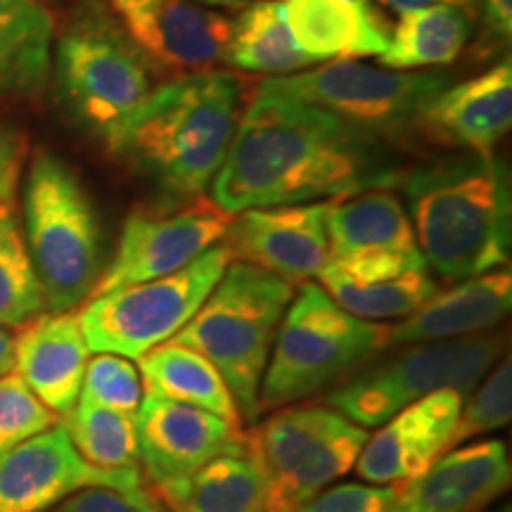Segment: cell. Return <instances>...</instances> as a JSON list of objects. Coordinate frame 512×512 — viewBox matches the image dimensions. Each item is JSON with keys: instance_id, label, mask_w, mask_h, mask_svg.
<instances>
[{"instance_id": "1", "label": "cell", "mask_w": 512, "mask_h": 512, "mask_svg": "<svg viewBox=\"0 0 512 512\" xmlns=\"http://www.w3.org/2000/svg\"><path fill=\"white\" fill-rule=\"evenodd\" d=\"M384 155L375 133L261 83L211 183V202L235 216L356 195L389 183Z\"/></svg>"}, {"instance_id": "2", "label": "cell", "mask_w": 512, "mask_h": 512, "mask_svg": "<svg viewBox=\"0 0 512 512\" xmlns=\"http://www.w3.org/2000/svg\"><path fill=\"white\" fill-rule=\"evenodd\" d=\"M245 100L247 83L235 72L176 76L147 95L105 143L171 204L197 200L223 166Z\"/></svg>"}, {"instance_id": "3", "label": "cell", "mask_w": 512, "mask_h": 512, "mask_svg": "<svg viewBox=\"0 0 512 512\" xmlns=\"http://www.w3.org/2000/svg\"><path fill=\"white\" fill-rule=\"evenodd\" d=\"M415 242L448 283L484 275L510 261V176L491 152H467L406 176Z\"/></svg>"}, {"instance_id": "4", "label": "cell", "mask_w": 512, "mask_h": 512, "mask_svg": "<svg viewBox=\"0 0 512 512\" xmlns=\"http://www.w3.org/2000/svg\"><path fill=\"white\" fill-rule=\"evenodd\" d=\"M292 297L294 285L233 259L174 337L219 370L242 422L259 418V387Z\"/></svg>"}, {"instance_id": "5", "label": "cell", "mask_w": 512, "mask_h": 512, "mask_svg": "<svg viewBox=\"0 0 512 512\" xmlns=\"http://www.w3.org/2000/svg\"><path fill=\"white\" fill-rule=\"evenodd\" d=\"M24 242L48 311L86 302L102 275L100 221L72 166L41 152L24 185Z\"/></svg>"}, {"instance_id": "6", "label": "cell", "mask_w": 512, "mask_h": 512, "mask_svg": "<svg viewBox=\"0 0 512 512\" xmlns=\"http://www.w3.org/2000/svg\"><path fill=\"white\" fill-rule=\"evenodd\" d=\"M389 347L387 325L344 311L318 283H302L280 320L259 387V415L320 392Z\"/></svg>"}, {"instance_id": "7", "label": "cell", "mask_w": 512, "mask_h": 512, "mask_svg": "<svg viewBox=\"0 0 512 512\" xmlns=\"http://www.w3.org/2000/svg\"><path fill=\"white\" fill-rule=\"evenodd\" d=\"M62 100L83 126L107 140L155 91V67L102 10H86L64 29L55 50Z\"/></svg>"}, {"instance_id": "8", "label": "cell", "mask_w": 512, "mask_h": 512, "mask_svg": "<svg viewBox=\"0 0 512 512\" xmlns=\"http://www.w3.org/2000/svg\"><path fill=\"white\" fill-rule=\"evenodd\" d=\"M233 261L226 245L211 247L181 271L95 294L76 313L91 354L131 361L174 339L195 316Z\"/></svg>"}, {"instance_id": "9", "label": "cell", "mask_w": 512, "mask_h": 512, "mask_svg": "<svg viewBox=\"0 0 512 512\" xmlns=\"http://www.w3.org/2000/svg\"><path fill=\"white\" fill-rule=\"evenodd\" d=\"M503 354L498 332L446 339V342L408 344L389 363L339 384L325 406L361 427H380L411 403L439 389L470 392Z\"/></svg>"}, {"instance_id": "10", "label": "cell", "mask_w": 512, "mask_h": 512, "mask_svg": "<svg viewBox=\"0 0 512 512\" xmlns=\"http://www.w3.org/2000/svg\"><path fill=\"white\" fill-rule=\"evenodd\" d=\"M451 76L444 72H399L375 69L354 60H332L304 74L266 79L264 86L290 98L325 107L366 131H403L415 126L422 107L444 91Z\"/></svg>"}, {"instance_id": "11", "label": "cell", "mask_w": 512, "mask_h": 512, "mask_svg": "<svg viewBox=\"0 0 512 512\" xmlns=\"http://www.w3.org/2000/svg\"><path fill=\"white\" fill-rule=\"evenodd\" d=\"M230 221L233 214L204 197L176 209L133 211L91 297L181 271L226 238Z\"/></svg>"}, {"instance_id": "12", "label": "cell", "mask_w": 512, "mask_h": 512, "mask_svg": "<svg viewBox=\"0 0 512 512\" xmlns=\"http://www.w3.org/2000/svg\"><path fill=\"white\" fill-rule=\"evenodd\" d=\"M88 486H107L157 508L145 494L140 472H114L88 463L62 422L0 456V512H50Z\"/></svg>"}, {"instance_id": "13", "label": "cell", "mask_w": 512, "mask_h": 512, "mask_svg": "<svg viewBox=\"0 0 512 512\" xmlns=\"http://www.w3.org/2000/svg\"><path fill=\"white\" fill-rule=\"evenodd\" d=\"M325 211L328 200L240 211L230 221L223 245L235 261L290 285L309 283L332 256Z\"/></svg>"}, {"instance_id": "14", "label": "cell", "mask_w": 512, "mask_h": 512, "mask_svg": "<svg viewBox=\"0 0 512 512\" xmlns=\"http://www.w3.org/2000/svg\"><path fill=\"white\" fill-rule=\"evenodd\" d=\"M136 430L140 460L157 489L195 475L214 458L247 451V434L238 425L150 392L140 401Z\"/></svg>"}, {"instance_id": "15", "label": "cell", "mask_w": 512, "mask_h": 512, "mask_svg": "<svg viewBox=\"0 0 512 512\" xmlns=\"http://www.w3.org/2000/svg\"><path fill=\"white\" fill-rule=\"evenodd\" d=\"M316 278L344 311L366 320L406 318L439 292L420 252L330 256Z\"/></svg>"}, {"instance_id": "16", "label": "cell", "mask_w": 512, "mask_h": 512, "mask_svg": "<svg viewBox=\"0 0 512 512\" xmlns=\"http://www.w3.org/2000/svg\"><path fill=\"white\" fill-rule=\"evenodd\" d=\"M463 401L456 389H439L389 418L363 446L354 465L358 477L394 486L420 477L448 451Z\"/></svg>"}, {"instance_id": "17", "label": "cell", "mask_w": 512, "mask_h": 512, "mask_svg": "<svg viewBox=\"0 0 512 512\" xmlns=\"http://www.w3.org/2000/svg\"><path fill=\"white\" fill-rule=\"evenodd\" d=\"M121 22L155 72L188 76L223 62L233 19L195 0H157L128 12Z\"/></svg>"}, {"instance_id": "18", "label": "cell", "mask_w": 512, "mask_h": 512, "mask_svg": "<svg viewBox=\"0 0 512 512\" xmlns=\"http://www.w3.org/2000/svg\"><path fill=\"white\" fill-rule=\"evenodd\" d=\"M503 441L489 439L446 451L420 477L399 486L392 512H482L510 489Z\"/></svg>"}, {"instance_id": "19", "label": "cell", "mask_w": 512, "mask_h": 512, "mask_svg": "<svg viewBox=\"0 0 512 512\" xmlns=\"http://www.w3.org/2000/svg\"><path fill=\"white\" fill-rule=\"evenodd\" d=\"M512 124V62L505 57L484 74L448 83L422 107L415 126L439 145L491 152Z\"/></svg>"}, {"instance_id": "20", "label": "cell", "mask_w": 512, "mask_h": 512, "mask_svg": "<svg viewBox=\"0 0 512 512\" xmlns=\"http://www.w3.org/2000/svg\"><path fill=\"white\" fill-rule=\"evenodd\" d=\"M88 349L74 311H50L22 325L15 337V373L55 415L79 403Z\"/></svg>"}, {"instance_id": "21", "label": "cell", "mask_w": 512, "mask_h": 512, "mask_svg": "<svg viewBox=\"0 0 512 512\" xmlns=\"http://www.w3.org/2000/svg\"><path fill=\"white\" fill-rule=\"evenodd\" d=\"M512 306L510 268H496L437 292L418 311L387 325L389 344L446 342L482 335L503 323Z\"/></svg>"}, {"instance_id": "22", "label": "cell", "mask_w": 512, "mask_h": 512, "mask_svg": "<svg viewBox=\"0 0 512 512\" xmlns=\"http://www.w3.org/2000/svg\"><path fill=\"white\" fill-rule=\"evenodd\" d=\"M287 29L306 57L351 60L380 57L389 41V24L373 3L356 0H283Z\"/></svg>"}, {"instance_id": "23", "label": "cell", "mask_w": 512, "mask_h": 512, "mask_svg": "<svg viewBox=\"0 0 512 512\" xmlns=\"http://www.w3.org/2000/svg\"><path fill=\"white\" fill-rule=\"evenodd\" d=\"M325 226L332 256L358 252H420L406 207L392 190H363L328 200Z\"/></svg>"}, {"instance_id": "24", "label": "cell", "mask_w": 512, "mask_h": 512, "mask_svg": "<svg viewBox=\"0 0 512 512\" xmlns=\"http://www.w3.org/2000/svg\"><path fill=\"white\" fill-rule=\"evenodd\" d=\"M169 512H268V482L252 451L214 458L195 475L159 486Z\"/></svg>"}, {"instance_id": "25", "label": "cell", "mask_w": 512, "mask_h": 512, "mask_svg": "<svg viewBox=\"0 0 512 512\" xmlns=\"http://www.w3.org/2000/svg\"><path fill=\"white\" fill-rule=\"evenodd\" d=\"M138 373L145 392L202 408L228 420L230 425H242L233 394L219 370L197 351L174 339L140 356Z\"/></svg>"}, {"instance_id": "26", "label": "cell", "mask_w": 512, "mask_h": 512, "mask_svg": "<svg viewBox=\"0 0 512 512\" xmlns=\"http://www.w3.org/2000/svg\"><path fill=\"white\" fill-rule=\"evenodd\" d=\"M55 22L41 0H0V95H34L50 74Z\"/></svg>"}, {"instance_id": "27", "label": "cell", "mask_w": 512, "mask_h": 512, "mask_svg": "<svg viewBox=\"0 0 512 512\" xmlns=\"http://www.w3.org/2000/svg\"><path fill=\"white\" fill-rule=\"evenodd\" d=\"M472 12L458 5H434V8L406 12L389 29V41L377 62L399 72L451 64L470 41Z\"/></svg>"}, {"instance_id": "28", "label": "cell", "mask_w": 512, "mask_h": 512, "mask_svg": "<svg viewBox=\"0 0 512 512\" xmlns=\"http://www.w3.org/2000/svg\"><path fill=\"white\" fill-rule=\"evenodd\" d=\"M223 62L249 74L268 79L292 76L313 64L297 48L287 29L283 0H254L230 24V38Z\"/></svg>"}, {"instance_id": "29", "label": "cell", "mask_w": 512, "mask_h": 512, "mask_svg": "<svg viewBox=\"0 0 512 512\" xmlns=\"http://www.w3.org/2000/svg\"><path fill=\"white\" fill-rule=\"evenodd\" d=\"M370 437L366 427L335 415L311 453L283 482L268 489V512H297L356 465Z\"/></svg>"}, {"instance_id": "30", "label": "cell", "mask_w": 512, "mask_h": 512, "mask_svg": "<svg viewBox=\"0 0 512 512\" xmlns=\"http://www.w3.org/2000/svg\"><path fill=\"white\" fill-rule=\"evenodd\" d=\"M62 425L88 463L102 470L140 472L136 418L79 399Z\"/></svg>"}, {"instance_id": "31", "label": "cell", "mask_w": 512, "mask_h": 512, "mask_svg": "<svg viewBox=\"0 0 512 512\" xmlns=\"http://www.w3.org/2000/svg\"><path fill=\"white\" fill-rule=\"evenodd\" d=\"M48 311L10 200H0V325L22 328Z\"/></svg>"}, {"instance_id": "32", "label": "cell", "mask_w": 512, "mask_h": 512, "mask_svg": "<svg viewBox=\"0 0 512 512\" xmlns=\"http://www.w3.org/2000/svg\"><path fill=\"white\" fill-rule=\"evenodd\" d=\"M143 394V380L131 358L117 354H95L88 358L79 399L136 418Z\"/></svg>"}, {"instance_id": "33", "label": "cell", "mask_w": 512, "mask_h": 512, "mask_svg": "<svg viewBox=\"0 0 512 512\" xmlns=\"http://www.w3.org/2000/svg\"><path fill=\"white\" fill-rule=\"evenodd\" d=\"M512 413V366L510 361L498 363L486 377L482 387L472 394V399L460 408L456 430L448 441V451L463 446L472 437L501 430L510 422Z\"/></svg>"}, {"instance_id": "34", "label": "cell", "mask_w": 512, "mask_h": 512, "mask_svg": "<svg viewBox=\"0 0 512 512\" xmlns=\"http://www.w3.org/2000/svg\"><path fill=\"white\" fill-rule=\"evenodd\" d=\"M57 425V415L36 399L15 370L0 377V456Z\"/></svg>"}, {"instance_id": "35", "label": "cell", "mask_w": 512, "mask_h": 512, "mask_svg": "<svg viewBox=\"0 0 512 512\" xmlns=\"http://www.w3.org/2000/svg\"><path fill=\"white\" fill-rule=\"evenodd\" d=\"M396 496L394 484H339L320 491L297 512H392Z\"/></svg>"}, {"instance_id": "36", "label": "cell", "mask_w": 512, "mask_h": 512, "mask_svg": "<svg viewBox=\"0 0 512 512\" xmlns=\"http://www.w3.org/2000/svg\"><path fill=\"white\" fill-rule=\"evenodd\" d=\"M50 512H159V508L133 501L131 496L107 489V486H88L64 498Z\"/></svg>"}, {"instance_id": "37", "label": "cell", "mask_w": 512, "mask_h": 512, "mask_svg": "<svg viewBox=\"0 0 512 512\" xmlns=\"http://www.w3.org/2000/svg\"><path fill=\"white\" fill-rule=\"evenodd\" d=\"M24 152V138L10 128H0V200H12Z\"/></svg>"}, {"instance_id": "38", "label": "cell", "mask_w": 512, "mask_h": 512, "mask_svg": "<svg viewBox=\"0 0 512 512\" xmlns=\"http://www.w3.org/2000/svg\"><path fill=\"white\" fill-rule=\"evenodd\" d=\"M482 15L486 31L508 43L512 34V0H482Z\"/></svg>"}, {"instance_id": "39", "label": "cell", "mask_w": 512, "mask_h": 512, "mask_svg": "<svg viewBox=\"0 0 512 512\" xmlns=\"http://www.w3.org/2000/svg\"><path fill=\"white\" fill-rule=\"evenodd\" d=\"M380 3L384 8L396 12V15H406V12L434 8V5H458V8L472 12L475 0H380Z\"/></svg>"}, {"instance_id": "40", "label": "cell", "mask_w": 512, "mask_h": 512, "mask_svg": "<svg viewBox=\"0 0 512 512\" xmlns=\"http://www.w3.org/2000/svg\"><path fill=\"white\" fill-rule=\"evenodd\" d=\"M15 370V335L0 325V377Z\"/></svg>"}, {"instance_id": "41", "label": "cell", "mask_w": 512, "mask_h": 512, "mask_svg": "<svg viewBox=\"0 0 512 512\" xmlns=\"http://www.w3.org/2000/svg\"><path fill=\"white\" fill-rule=\"evenodd\" d=\"M152 3H157V0H112L114 10L119 12V17H124V15H128V12L145 8V5H152Z\"/></svg>"}, {"instance_id": "42", "label": "cell", "mask_w": 512, "mask_h": 512, "mask_svg": "<svg viewBox=\"0 0 512 512\" xmlns=\"http://www.w3.org/2000/svg\"><path fill=\"white\" fill-rule=\"evenodd\" d=\"M195 3L209 5V8H228V10H238L245 8V5L254 3V0H195Z\"/></svg>"}, {"instance_id": "43", "label": "cell", "mask_w": 512, "mask_h": 512, "mask_svg": "<svg viewBox=\"0 0 512 512\" xmlns=\"http://www.w3.org/2000/svg\"><path fill=\"white\" fill-rule=\"evenodd\" d=\"M356 3H373V0H356Z\"/></svg>"}]
</instances>
